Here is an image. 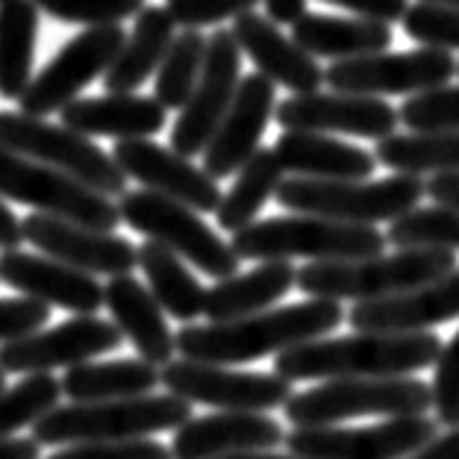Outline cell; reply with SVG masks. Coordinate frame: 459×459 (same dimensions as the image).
Listing matches in <instances>:
<instances>
[{
    "instance_id": "cell-1",
    "label": "cell",
    "mask_w": 459,
    "mask_h": 459,
    "mask_svg": "<svg viewBox=\"0 0 459 459\" xmlns=\"http://www.w3.org/2000/svg\"><path fill=\"white\" fill-rule=\"evenodd\" d=\"M342 321L344 309L339 300L309 298L304 304L265 309L224 325H186L180 333H174V344L183 359L242 365L263 359L268 353H283L300 342L327 336Z\"/></svg>"
},
{
    "instance_id": "cell-2",
    "label": "cell",
    "mask_w": 459,
    "mask_h": 459,
    "mask_svg": "<svg viewBox=\"0 0 459 459\" xmlns=\"http://www.w3.org/2000/svg\"><path fill=\"white\" fill-rule=\"evenodd\" d=\"M442 339L436 333H357L339 339H309L277 353L274 374L298 380L344 377H410L439 359Z\"/></svg>"
},
{
    "instance_id": "cell-3",
    "label": "cell",
    "mask_w": 459,
    "mask_h": 459,
    "mask_svg": "<svg viewBox=\"0 0 459 459\" xmlns=\"http://www.w3.org/2000/svg\"><path fill=\"white\" fill-rule=\"evenodd\" d=\"M454 250H398L365 259H336V263H307L298 268L295 286L309 298L325 300H380L401 291L433 283L456 271Z\"/></svg>"
},
{
    "instance_id": "cell-4",
    "label": "cell",
    "mask_w": 459,
    "mask_h": 459,
    "mask_svg": "<svg viewBox=\"0 0 459 459\" xmlns=\"http://www.w3.org/2000/svg\"><path fill=\"white\" fill-rule=\"evenodd\" d=\"M192 419V403L177 394H142L124 401L68 403L54 406L33 424L39 445H86V442H127L177 430Z\"/></svg>"
},
{
    "instance_id": "cell-5",
    "label": "cell",
    "mask_w": 459,
    "mask_h": 459,
    "mask_svg": "<svg viewBox=\"0 0 459 459\" xmlns=\"http://www.w3.org/2000/svg\"><path fill=\"white\" fill-rule=\"evenodd\" d=\"M385 236L368 224H344L318 215H280L254 221L233 233L230 247L238 259H309V263H336V259H365L385 250Z\"/></svg>"
},
{
    "instance_id": "cell-6",
    "label": "cell",
    "mask_w": 459,
    "mask_h": 459,
    "mask_svg": "<svg viewBox=\"0 0 459 459\" xmlns=\"http://www.w3.org/2000/svg\"><path fill=\"white\" fill-rule=\"evenodd\" d=\"M277 204L298 215H318L344 224H380L394 221L419 206L424 180L410 174H394L385 180H307L289 177L277 186Z\"/></svg>"
},
{
    "instance_id": "cell-7",
    "label": "cell",
    "mask_w": 459,
    "mask_h": 459,
    "mask_svg": "<svg viewBox=\"0 0 459 459\" xmlns=\"http://www.w3.org/2000/svg\"><path fill=\"white\" fill-rule=\"evenodd\" d=\"M430 406V385L415 377H344L291 394L286 401V419L295 427H330L365 415H427Z\"/></svg>"
},
{
    "instance_id": "cell-8",
    "label": "cell",
    "mask_w": 459,
    "mask_h": 459,
    "mask_svg": "<svg viewBox=\"0 0 459 459\" xmlns=\"http://www.w3.org/2000/svg\"><path fill=\"white\" fill-rule=\"evenodd\" d=\"M0 151L56 169L107 197H121L127 192V174L118 169L112 153L100 151L89 135L56 127L27 112H0Z\"/></svg>"
},
{
    "instance_id": "cell-9",
    "label": "cell",
    "mask_w": 459,
    "mask_h": 459,
    "mask_svg": "<svg viewBox=\"0 0 459 459\" xmlns=\"http://www.w3.org/2000/svg\"><path fill=\"white\" fill-rule=\"evenodd\" d=\"M118 212L121 221L133 227L135 233L148 236L151 242H160L169 250H174L177 256L186 259L197 271H204V274H210L215 280L238 274V263L242 259L236 256V250L218 233H212V227L186 204L171 201V197L148 189H139L121 195Z\"/></svg>"
},
{
    "instance_id": "cell-10",
    "label": "cell",
    "mask_w": 459,
    "mask_h": 459,
    "mask_svg": "<svg viewBox=\"0 0 459 459\" xmlns=\"http://www.w3.org/2000/svg\"><path fill=\"white\" fill-rule=\"evenodd\" d=\"M0 197L33 206L41 215L109 230V233L121 224L118 204L112 197L89 189L74 177L9 151H0Z\"/></svg>"
},
{
    "instance_id": "cell-11",
    "label": "cell",
    "mask_w": 459,
    "mask_h": 459,
    "mask_svg": "<svg viewBox=\"0 0 459 459\" xmlns=\"http://www.w3.org/2000/svg\"><path fill=\"white\" fill-rule=\"evenodd\" d=\"M124 41H127V33L121 24L89 27L77 33L59 48V54L39 71L24 95L18 98L21 112L33 118L62 112L71 100L80 98L82 89L107 74Z\"/></svg>"
},
{
    "instance_id": "cell-12",
    "label": "cell",
    "mask_w": 459,
    "mask_h": 459,
    "mask_svg": "<svg viewBox=\"0 0 459 459\" xmlns=\"http://www.w3.org/2000/svg\"><path fill=\"white\" fill-rule=\"evenodd\" d=\"M439 436L430 415H403L371 427H295L283 436L289 454L300 459H403Z\"/></svg>"
},
{
    "instance_id": "cell-13",
    "label": "cell",
    "mask_w": 459,
    "mask_h": 459,
    "mask_svg": "<svg viewBox=\"0 0 459 459\" xmlns=\"http://www.w3.org/2000/svg\"><path fill=\"white\" fill-rule=\"evenodd\" d=\"M459 62L447 50L419 48L403 54H371L359 59H339L325 71V82L333 91L348 95H421L447 86L456 74Z\"/></svg>"
},
{
    "instance_id": "cell-14",
    "label": "cell",
    "mask_w": 459,
    "mask_h": 459,
    "mask_svg": "<svg viewBox=\"0 0 459 459\" xmlns=\"http://www.w3.org/2000/svg\"><path fill=\"white\" fill-rule=\"evenodd\" d=\"M160 377L177 398L215 406L224 412H268L286 406L291 398V383L280 374L236 371L215 362L171 359L160 371Z\"/></svg>"
},
{
    "instance_id": "cell-15",
    "label": "cell",
    "mask_w": 459,
    "mask_h": 459,
    "mask_svg": "<svg viewBox=\"0 0 459 459\" xmlns=\"http://www.w3.org/2000/svg\"><path fill=\"white\" fill-rule=\"evenodd\" d=\"M238 80H242V50H238L230 30L218 27L206 39V56L197 86L171 127V151L186 156V160L206 151L212 133L236 98Z\"/></svg>"
},
{
    "instance_id": "cell-16",
    "label": "cell",
    "mask_w": 459,
    "mask_h": 459,
    "mask_svg": "<svg viewBox=\"0 0 459 459\" xmlns=\"http://www.w3.org/2000/svg\"><path fill=\"white\" fill-rule=\"evenodd\" d=\"M121 344L118 327L98 316H77L56 327L36 330L24 339L0 344V368L6 374H50L89 362Z\"/></svg>"
},
{
    "instance_id": "cell-17",
    "label": "cell",
    "mask_w": 459,
    "mask_h": 459,
    "mask_svg": "<svg viewBox=\"0 0 459 459\" xmlns=\"http://www.w3.org/2000/svg\"><path fill=\"white\" fill-rule=\"evenodd\" d=\"M274 118L283 130L304 133H344L357 139L380 142L398 130V109L383 98L348 95V91H312L291 95L274 109Z\"/></svg>"
},
{
    "instance_id": "cell-18",
    "label": "cell",
    "mask_w": 459,
    "mask_h": 459,
    "mask_svg": "<svg viewBox=\"0 0 459 459\" xmlns=\"http://www.w3.org/2000/svg\"><path fill=\"white\" fill-rule=\"evenodd\" d=\"M24 242L39 247L45 256H54L86 274H130L139 265V247L130 238L115 236L109 230L82 227L74 221H62V218H50L33 212L24 221Z\"/></svg>"
},
{
    "instance_id": "cell-19",
    "label": "cell",
    "mask_w": 459,
    "mask_h": 459,
    "mask_svg": "<svg viewBox=\"0 0 459 459\" xmlns=\"http://www.w3.org/2000/svg\"><path fill=\"white\" fill-rule=\"evenodd\" d=\"M112 160L127 174V180H139L142 189L180 201L195 212H215L221 204L218 180L192 165V160L151 139L115 142Z\"/></svg>"
},
{
    "instance_id": "cell-20",
    "label": "cell",
    "mask_w": 459,
    "mask_h": 459,
    "mask_svg": "<svg viewBox=\"0 0 459 459\" xmlns=\"http://www.w3.org/2000/svg\"><path fill=\"white\" fill-rule=\"evenodd\" d=\"M277 109V86L259 71L238 80L236 98L204 151V171L212 180L233 177L263 148V133Z\"/></svg>"
},
{
    "instance_id": "cell-21",
    "label": "cell",
    "mask_w": 459,
    "mask_h": 459,
    "mask_svg": "<svg viewBox=\"0 0 459 459\" xmlns=\"http://www.w3.org/2000/svg\"><path fill=\"white\" fill-rule=\"evenodd\" d=\"M0 283L18 289L24 298L77 316H98L103 307V286L95 274L71 268L54 256L27 254L21 247L0 250Z\"/></svg>"
},
{
    "instance_id": "cell-22",
    "label": "cell",
    "mask_w": 459,
    "mask_h": 459,
    "mask_svg": "<svg viewBox=\"0 0 459 459\" xmlns=\"http://www.w3.org/2000/svg\"><path fill=\"white\" fill-rule=\"evenodd\" d=\"M459 318V268L401 295L362 300L348 312L357 333H424Z\"/></svg>"
},
{
    "instance_id": "cell-23",
    "label": "cell",
    "mask_w": 459,
    "mask_h": 459,
    "mask_svg": "<svg viewBox=\"0 0 459 459\" xmlns=\"http://www.w3.org/2000/svg\"><path fill=\"white\" fill-rule=\"evenodd\" d=\"M230 33H233L238 50L247 54L259 74L268 77L274 86L289 89L291 95H312L325 86V68L318 65L316 56H309L268 15H259L254 9V13L236 18Z\"/></svg>"
},
{
    "instance_id": "cell-24",
    "label": "cell",
    "mask_w": 459,
    "mask_h": 459,
    "mask_svg": "<svg viewBox=\"0 0 459 459\" xmlns=\"http://www.w3.org/2000/svg\"><path fill=\"white\" fill-rule=\"evenodd\" d=\"M283 427L265 412H212L177 427L174 459H221L233 454L271 451L283 442Z\"/></svg>"
},
{
    "instance_id": "cell-25",
    "label": "cell",
    "mask_w": 459,
    "mask_h": 459,
    "mask_svg": "<svg viewBox=\"0 0 459 459\" xmlns=\"http://www.w3.org/2000/svg\"><path fill=\"white\" fill-rule=\"evenodd\" d=\"M103 307L109 309L112 325L118 327L121 339H127L139 359L165 368L174 359V333L165 321V309L160 300L151 295L148 286H142V280L133 274L109 277V283L103 286Z\"/></svg>"
},
{
    "instance_id": "cell-26",
    "label": "cell",
    "mask_w": 459,
    "mask_h": 459,
    "mask_svg": "<svg viewBox=\"0 0 459 459\" xmlns=\"http://www.w3.org/2000/svg\"><path fill=\"white\" fill-rule=\"evenodd\" d=\"M271 151L286 174L307 180H368L377 171L374 153L327 133L283 130Z\"/></svg>"
},
{
    "instance_id": "cell-27",
    "label": "cell",
    "mask_w": 459,
    "mask_h": 459,
    "mask_svg": "<svg viewBox=\"0 0 459 459\" xmlns=\"http://www.w3.org/2000/svg\"><path fill=\"white\" fill-rule=\"evenodd\" d=\"M62 127L80 135H109V139H151L165 127V109L156 98L135 95H100L77 98L62 109Z\"/></svg>"
},
{
    "instance_id": "cell-28",
    "label": "cell",
    "mask_w": 459,
    "mask_h": 459,
    "mask_svg": "<svg viewBox=\"0 0 459 459\" xmlns=\"http://www.w3.org/2000/svg\"><path fill=\"white\" fill-rule=\"evenodd\" d=\"M298 268L289 259H268L259 263L254 271L224 277L206 291L204 316L210 325H224V321L247 318L256 312H265L277 304L280 298L295 289Z\"/></svg>"
},
{
    "instance_id": "cell-29",
    "label": "cell",
    "mask_w": 459,
    "mask_h": 459,
    "mask_svg": "<svg viewBox=\"0 0 459 459\" xmlns=\"http://www.w3.org/2000/svg\"><path fill=\"white\" fill-rule=\"evenodd\" d=\"M291 39L307 50L309 56L325 59H359L383 54L392 45V27L368 18H339L307 13L291 24Z\"/></svg>"
},
{
    "instance_id": "cell-30",
    "label": "cell",
    "mask_w": 459,
    "mask_h": 459,
    "mask_svg": "<svg viewBox=\"0 0 459 459\" xmlns=\"http://www.w3.org/2000/svg\"><path fill=\"white\" fill-rule=\"evenodd\" d=\"M174 18L165 6H144L135 15V27L121 45L118 56L103 74V89L109 95L142 89V82L162 65L165 50L174 41Z\"/></svg>"
},
{
    "instance_id": "cell-31",
    "label": "cell",
    "mask_w": 459,
    "mask_h": 459,
    "mask_svg": "<svg viewBox=\"0 0 459 459\" xmlns=\"http://www.w3.org/2000/svg\"><path fill=\"white\" fill-rule=\"evenodd\" d=\"M71 403L124 401L151 394L162 385L160 368L144 359H112V362H80L71 365L59 380Z\"/></svg>"
},
{
    "instance_id": "cell-32",
    "label": "cell",
    "mask_w": 459,
    "mask_h": 459,
    "mask_svg": "<svg viewBox=\"0 0 459 459\" xmlns=\"http://www.w3.org/2000/svg\"><path fill=\"white\" fill-rule=\"evenodd\" d=\"M139 268L144 280H148L151 295L160 300V307L169 312L171 318L192 325L195 318L204 316V300L206 289L201 286L186 259H180L160 242H144L139 247Z\"/></svg>"
},
{
    "instance_id": "cell-33",
    "label": "cell",
    "mask_w": 459,
    "mask_h": 459,
    "mask_svg": "<svg viewBox=\"0 0 459 459\" xmlns=\"http://www.w3.org/2000/svg\"><path fill=\"white\" fill-rule=\"evenodd\" d=\"M39 6L33 0L0 4V98L18 100L33 82Z\"/></svg>"
},
{
    "instance_id": "cell-34",
    "label": "cell",
    "mask_w": 459,
    "mask_h": 459,
    "mask_svg": "<svg viewBox=\"0 0 459 459\" xmlns=\"http://www.w3.org/2000/svg\"><path fill=\"white\" fill-rule=\"evenodd\" d=\"M283 165L277 162V156L271 148H259L250 160L236 171V180L230 186V192L221 195L215 218L218 227L227 233H238L247 224H254L263 206L277 195V186L283 183Z\"/></svg>"
},
{
    "instance_id": "cell-35",
    "label": "cell",
    "mask_w": 459,
    "mask_h": 459,
    "mask_svg": "<svg viewBox=\"0 0 459 459\" xmlns=\"http://www.w3.org/2000/svg\"><path fill=\"white\" fill-rule=\"evenodd\" d=\"M377 165L394 174H456L459 171V133L421 130V133H392L377 142L374 151Z\"/></svg>"
},
{
    "instance_id": "cell-36",
    "label": "cell",
    "mask_w": 459,
    "mask_h": 459,
    "mask_svg": "<svg viewBox=\"0 0 459 459\" xmlns=\"http://www.w3.org/2000/svg\"><path fill=\"white\" fill-rule=\"evenodd\" d=\"M206 56V36L201 30H183L180 36H174V41L165 50L162 65L156 68V89L153 98L156 103L169 112V109H183L186 100L197 86Z\"/></svg>"
},
{
    "instance_id": "cell-37",
    "label": "cell",
    "mask_w": 459,
    "mask_h": 459,
    "mask_svg": "<svg viewBox=\"0 0 459 459\" xmlns=\"http://www.w3.org/2000/svg\"><path fill=\"white\" fill-rule=\"evenodd\" d=\"M385 242L398 250H459V210L454 206H415L394 218L385 233Z\"/></svg>"
},
{
    "instance_id": "cell-38",
    "label": "cell",
    "mask_w": 459,
    "mask_h": 459,
    "mask_svg": "<svg viewBox=\"0 0 459 459\" xmlns=\"http://www.w3.org/2000/svg\"><path fill=\"white\" fill-rule=\"evenodd\" d=\"M62 383L54 374H27L15 385H6L0 392V439H9L13 433L33 427L39 419L59 406Z\"/></svg>"
},
{
    "instance_id": "cell-39",
    "label": "cell",
    "mask_w": 459,
    "mask_h": 459,
    "mask_svg": "<svg viewBox=\"0 0 459 459\" xmlns=\"http://www.w3.org/2000/svg\"><path fill=\"white\" fill-rule=\"evenodd\" d=\"M398 118L406 130H445L459 133V86H439L433 91H421L401 103Z\"/></svg>"
},
{
    "instance_id": "cell-40",
    "label": "cell",
    "mask_w": 459,
    "mask_h": 459,
    "mask_svg": "<svg viewBox=\"0 0 459 459\" xmlns=\"http://www.w3.org/2000/svg\"><path fill=\"white\" fill-rule=\"evenodd\" d=\"M403 33L419 41L421 48L433 50H459V6L424 4L406 6L403 13Z\"/></svg>"
},
{
    "instance_id": "cell-41",
    "label": "cell",
    "mask_w": 459,
    "mask_h": 459,
    "mask_svg": "<svg viewBox=\"0 0 459 459\" xmlns=\"http://www.w3.org/2000/svg\"><path fill=\"white\" fill-rule=\"evenodd\" d=\"M39 13H48L62 24L109 27L121 24L144 9V0H33Z\"/></svg>"
},
{
    "instance_id": "cell-42",
    "label": "cell",
    "mask_w": 459,
    "mask_h": 459,
    "mask_svg": "<svg viewBox=\"0 0 459 459\" xmlns=\"http://www.w3.org/2000/svg\"><path fill=\"white\" fill-rule=\"evenodd\" d=\"M259 0H165V9L171 13L174 24L186 30L218 27L221 21H236L254 13Z\"/></svg>"
},
{
    "instance_id": "cell-43",
    "label": "cell",
    "mask_w": 459,
    "mask_h": 459,
    "mask_svg": "<svg viewBox=\"0 0 459 459\" xmlns=\"http://www.w3.org/2000/svg\"><path fill=\"white\" fill-rule=\"evenodd\" d=\"M436 365V377H433V410L436 421L445 427H459V333L442 344L439 359Z\"/></svg>"
},
{
    "instance_id": "cell-44",
    "label": "cell",
    "mask_w": 459,
    "mask_h": 459,
    "mask_svg": "<svg viewBox=\"0 0 459 459\" xmlns=\"http://www.w3.org/2000/svg\"><path fill=\"white\" fill-rule=\"evenodd\" d=\"M48 459H174L171 447L153 439H127V442H86L68 445Z\"/></svg>"
},
{
    "instance_id": "cell-45",
    "label": "cell",
    "mask_w": 459,
    "mask_h": 459,
    "mask_svg": "<svg viewBox=\"0 0 459 459\" xmlns=\"http://www.w3.org/2000/svg\"><path fill=\"white\" fill-rule=\"evenodd\" d=\"M50 307L33 298H0V344L24 339L48 325Z\"/></svg>"
},
{
    "instance_id": "cell-46",
    "label": "cell",
    "mask_w": 459,
    "mask_h": 459,
    "mask_svg": "<svg viewBox=\"0 0 459 459\" xmlns=\"http://www.w3.org/2000/svg\"><path fill=\"white\" fill-rule=\"evenodd\" d=\"M321 4L330 6H342L351 9L357 18H368V21H380V24H392V21H401L406 13V0H321Z\"/></svg>"
},
{
    "instance_id": "cell-47",
    "label": "cell",
    "mask_w": 459,
    "mask_h": 459,
    "mask_svg": "<svg viewBox=\"0 0 459 459\" xmlns=\"http://www.w3.org/2000/svg\"><path fill=\"white\" fill-rule=\"evenodd\" d=\"M403 459H459V427H447L445 436H433L424 447Z\"/></svg>"
},
{
    "instance_id": "cell-48",
    "label": "cell",
    "mask_w": 459,
    "mask_h": 459,
    "mask_svg": "<svg viewBox=\"0 0 459 459\" xmlns=\"http://www.w3.org/2000/svg\"><path fill=\"white\" fill-rule=\"evenodd\" d=\"M424 195L436 204L459 210V171L456 174H433L430 180L424 183Z\"/></svg>"
},
{
    "instance_id": "cell-49",
    "label": "cell",
    "mask_w": 459,
    "mask_h": 459,
    "mask_svg": "<svg viewBox=\"0 0 459 459\" xmlns=\"http://www.w3.org/2000/svg\"><path fill=\"white\" fill-rule=\"evenodd\" d=\"M24 245V224L9 210L6 197H0V250H15Z\"/></svg>"
},
{
    "instance_id": "cell-50",
    "label": "cell",
    "mask_w": 459,
    "mask_h": 459,
    "mask_svg": "<svg viewBox=\"0 0 459 459\" xmlns=\"http://www.w3.org/2000/svg\"><path fill=\"white\" fill-rule=\"evenodd\" d=\"M307 4H309V0H263L265 15L274 21L277 27H283V24L291 27L298 18H304L307 15Z\"/></svg>"
},
{
    "instance_id": "cell-51",
    "label": "cell",
    "mask_w": 459,
    "mask_h": 459,
    "mask_svg": "<svg viewBox=\"0 0 459 459\" xmlns=\"http://www.w3.org/2000/svg\"><path fill=\"white\" fill-rule=\"evenodd\" d=\"M39 442L36 439H0V459H39Z\"/></svg>"
},
{
    "instance_id": "cell-52",
    "label": "cell",
    "mask_w": 459,
    "mask_h": 459,
    "mask_svg": "<svg viewBox=\"0 0 459 459\" xmlns=\"http://www.w3.org/2000/svg\"><path fill=\"white\" fill-rule=\"evenodd\" d=\"M221 459H300L295 454H271V451H250V454H233V456H221Z\"/></svg>"
},
{
    "instance_id": "cell-53",
    "label": "cell",
    "mask_w": 459,
    "mask_h": 459,
    "mask_svg": "<svg viewBox=\"0 0 459 459\" xmlns=\"http://www.w3.org/2000/svg\"><path fill=\"white\" fill-rule=\"evenodd\" d=\"M424 4H442V6H459V0H424Z\"/></svg>"
},
{
    "instance_id": "cell-54",
    "label": "cell",
    "mask_w": 459,
    "mask_h": 459,
    "mask_svg": "<svg viewBox=\"0 0 459 459\" xmlns=\"http://www.w3.org/2000/svg\"><path fill=\"white\" fill-rule=\"evenodd\" d=\"M4 389H6V371L0 368V392H4Z\"/></svg>"
},
{
    "instance_id": "cell-55",
    "label": "cell",
    "mask_w": 459,
    "mask_h": 459,
    "mask_svg": "<svg viewBox=\"0 0 459 459\" xmlns=\"http://www.w3.org/2000/svg\"><path fill=\"white\" fill-rule=\"evenodd\" d=\"M456 74H459V65H456Z\"/></svg>"
},
{
    "instance_id": "cell-56",
    "label": "cell",
    "mask_w": 459,
    "mask_h": 459,
    "mask_svg": "<svg viewBox=\"0 0 459 459\" xmlns=\"http://www.w3.org/2000/svg\"><path fill=\"white\" fill-rule=\"evenodd\" d=\"M0 4H4V0H0Z\"/></svg>"
}]
</instances>
